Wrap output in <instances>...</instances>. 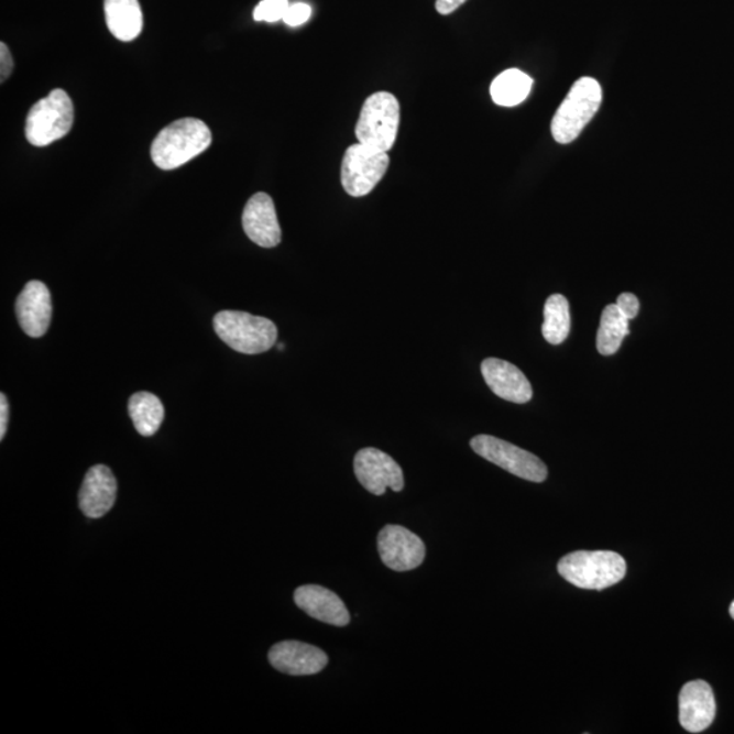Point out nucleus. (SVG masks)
Returning <instances> with one entry per match:
<instances>
[{
  "label": "nucleus",
  "instance_id": "nucleus-8",
  "mask_svg": "<svg viewBox=\"0 0 734 734\" xmlns=\"http://www.w3.org/2000/svg\"><path fill=\"white\" fill-rule=\"evenodd\" d=\"M473 452L481 458L493 462L502 470L513 473L514 476L534 483H543L548 476V470L537 456L493 436H476L471 439Z\"/></svg>",
  "mask_w": 734,
  "mask_h": 734
},
{
  "label": "nucleus",
  "instance_id": "nucleus-21",
  "mask_svg": "<svg viewBox=\"0 0 734 734\" xmlns=\"http://www.w3.org/2000/svg\"><path fill=\"white\" fill-rule=\"evenodd\" d=\"M629 320L621 314L616 304L606 306L601 315L598 332V350L601 355H614L620 351L623 339L629 333Z\"/></svg>",
  "mask_w": 734,
  "mask_h": 734
},
{
  "label": "nucleus",
  "instance_id": "nucleus-11",
  "mask_svg": "<svg viewBox=\"0 0 734 734\" xmlns=\"http://www.w3.org/2000/svg\"><path fill=\"white\" fill-rule=\"evenodd\" d=\"M269 660L271 666L282 673L309 676L319 673L327 667L328 656L314 645L283 640L271 647Z\"/></svg>",
  "mask_w": 734,
  "mask_h": 734
},
{
  "label": "nucleus",
  "instance_id": "nucleus-13",
  "mask_svg": "<svg viewBox=\"0 0 734 734\" xmlns=\"http://www.w3.org/2000/svg\"><path fill=\"white\" fill-rule=\"evenodd\" d=\"M242 228L254 244L275 248L281 244L282 230L273 198L264 193L253 195L242 212Z\"/></svg>",
  "mask_w": 734,
  "mask_h": 734
},
{
  "label": "nucleus",
  "instance_id": "nucleus-16",
  "mask_svg": "<svg viewBox=\"0 0 734 734\" xmlns=\"http://www.w3.org/2000/svg\"><path fill=\"white\" fill-rule=\"evenodd\" d=\"M118 482L107 465L91 467L79 491L80 511L89 518L106 516L116 502Z\"/></svg>",
  "mask_w": 734,
  "mask_h": 734
},
{
  "label": "nucleus",
  "instance_id": "nucleus-12",
  "mask_svg": "<svg viewBox=\"0 0 734 734\" xmlns=\"http://www.w3.org/2000/svg\"><path fill=\"white\" fill-rule=\"evenodd\" d=\"M15 314L22 331L31 338H42L48 331L52 317L51 293L40 281L28 282L15 300Z\"/></svg>",
  "mask_w": 734,
  "mask_h": 734
},
{
  "label": "nucleus",
  "instance_id": "nucleus-3",
  "mask_svg": "<svg viewBox=\"0 0 734 734\" xmlns=\"http://www.w3.org/2000/svg\"><path fill=\"white\" fill-rule=\"evenodd\" d=\"M212 324L219 339L241 354H262L276 344L277 328L265 317L247 311L222 310L213 317Z\"/></svg>",
  "mask_w": 734,
  "mask_h": 734
},
{
  "label": "nucleus",
  "instance_id": "nucleus-22",
  "mask_svg": "<svg viewBox=\"0 0 734 734\" xmlns=\"http://www.w3.org/2000/svg\"><path fill=\"white\" fill-rule=\"evenodd\" d=\"M570 327L569 300L562 294H554L547 299L545 306V322L541 327L543 337L548 343L558 346L568 339Z\"/></svg>",
  "mask_w": 734,
  "mask_h": 734
},
{
  "label": "nucleus",
  "instance_id": "nucleus-6",
  "mask_svg": "<svg viewBox=\"0 0 734 734\" xmlns=\"http://www.w3.org/2000/svg\"><path fill=\"white\" fill-rule=\"evenodd\" d=\"M74 106L62 89H55L37 101L28 113L25 134L33 146L44 147L59 141L72 131Z\"/></svg>",
  "mask_w": 734,
  "mask_h": 734
},
{
  "label": "nucleus",
  "instance_id": "nucleus-27",
  "mask_svg": "<svg viewBox=\"0 0 734 734\" xmlns=\"http://www.w3.org/2000/svg\"><path fill=\"white\" fill-rule=\"evenodd\" d=\"M467 0H437L436 9L439 14L449 15L454 13Z\"/></svg>",
  "mask_w": 734,
  "mask_h": 734
},
{
  "label": "nucleus",
  "instance_id": "nucleus-7",
  "mask_svg": "<svg viewBox=\"0 0 734 734\" xmlns=\"http://www.w3.org/2000/svg\"><path fill=\"white\" fill-rule=\"evenodd\" d=\"M390 164L388 153L377 152L362 143L351 144L344 153L340 169L343 189L352 198L369 195L383 180Z\"/></svg>",
  "mask_w": 734,
  "mask_h": 734
},
{
  "label": "nucleus",
  "instance_id": "nucleus-18",
  "mask_svg": "<svg viewBox=\"0 0 734 734\" xmlns=\"http://www.w3.org/2000/svg\"><path fill=\"white\" fill-rule=\"evenodd\" d=\"M109 32L120 42H132L142 32L143 14L139 0H106Z\"/></svg>",
  "mask_w": 734,
  "mask_h": 734
},
{
  "label": "nucleus",
  "instance_id": "nucleus-19",
  "mask_svg": "<svg viewBox=\"0 0 734 734\" xmlns=\"http://www.w3.org/2000/svg\"><path fill=\"white\" fill-rule=\"evenodd\" d=\"M129 414L139 435L152 437L165 418L164 404L150 392H138L130 397Z\"/></svg>",
  "mask_w": 734,
  "mask_h": 734
},
{
  "label": "nucleus",
  "instance_id": "nucleus-26",
  "mask_svg": "<svg viewBox=\"0 0 734 734\" xmlns=\"http://www.w3.org/2000/svg\"><path fill=\"white\" fill-rule=\"evenodd\" d=\"M13 67V56H11L8 45L4 43L0 44V72H2L0 74H2V83L10 77Z\"/></svg>",
  "mask_w": 734,
  "mask_h": 734
},
{
  "label": "nucleus",
  "instance_id": "nucleus-10",
  "mask_svg": "<svg viewBox=\"0 0 734 734\" xmlns=\"http://www.w3.org/2000/svg\"><path fill=\"white\" fill-rule=\"evenodd\" d=\"M377 547L386 568L401 573L419 568L426 557L425 543L401 525H386L381 529Z\"/></svg>",
  "mask_w": 734,
  "mask_h": 734
},
{
  "label": "nucleus",
  "instance_id": "nucleus-2",
  "mask_svg": "<svg viewBox=\"0 0 734 734\" xmlns=\"http://www.w3.org/2000/svg\"><path fill=\"white\" fill-rule=\"evenodd\" d=\"M558 571L571 585L603 591L623 580L627 565L616 552L577 551L559 560Z\"/></svg>",
  "mask_w": 734,
  "mask_h": 734
},
{
  "label": "nucleus",
  "instance_id": "nucleus-20",
  "mask_svg": "<svg viewBox=\"0 0 734 734\" xmlns=\"http://www.w3.org/2000/svg\"><path fill=\"white\" fill-rule=\"evenodd\" d=\"M534 79L517 68L506 69L491 84L490 95L496 106L516 107L527 100Z\"/></svg>",
  "mask_w": 734,
  "mask_h": 734
},
{
  "label": "nucleus",
  "instance_id": "nucleus-29",
  "mask_svg": "<svg viewBox=\"0 0 734 734\" xmlns=\"http://www.w3.org/2000/svg\"><path fill=\"white\" fill-rule=\"evenodd\" d=\"M730 614H731V616L733 617V621H734V601L731 604Z\"/></svg>",
  "mask_w": 734,
  "mask_h": 734
},
{
  "label": "nucleus",
  "instance_id": "nucleus-28",
  "mask_svg": "<svg viewBox=\"0 0 734 734\" xmlns=\"http://www.w3.org/2000/svg\"><path fill=\"white\" fill-rule=\"evenodd\" d=\"M9 424V403L4 393L0 395V439H3L8 431Z\"/></svg>",
  "mask_w": 734,
  "mask_h": 734
},
{
  "label": "nucleus",
  "instance_id": "nucleus-17",
  "mask_svg": "<svg viewBox=\"0 0 734 734\" xmlns=\"http://www.w3.org/2000/svg\"><path fill=\"white\" fill-rule=\"evenodd\" d=\"M294 601L299 610L314 620L331 624V626L344 627L350 623L349 610L337 593L320 585L299 587L294 593Z\"/></svg>",
  "mask_w": 734,
  "mask_h": 734
},
{
  "label": "nucleus",
  "instance_id": "nucleus-5",
  "mask_svg": "<svg viewBox=\"0 0 734 734\" xmlns=\"http://www.w3.org/2000/svg\"><path fill=\"white\" fill-rule=\"evenodd\" d=\"M601 101L603 90L596 79H578L554 116L551 132L555 141L562 144L576 141L598 113Z\"/></svg>",
  "mask_w": 734,
  "mask_h": 734
},
{
  "label": "nucleus",
  "instance_id": "nucleus-1",
  "mask_svg": "<svg viewBox=\"0 0 734 734\" xmlns=\"http://www.w3.org/2000/svg\"><path fill=\"white\" fill-rule=\"evenodd\" d=\"M211 142V131L204 121L193 118L177 120L154 139L152 160L162 171L177 169L206 152Z\"/></svg>",
  "mask_w": 734,
  "mask_h": 734
},
{
  "label": "nucleus",
  "instance_id": "nucleus-14",
  "mask_svg": "<svg viewBox=\"0 0 734 734\" xmlns=\"http://www.w3.org/2000/svg\"><path fill=\"white\" fill-rule=\"evenodd\" d=\"M716 713L714 692L706 681L687 683L680 691V725L690 733H701L713 724Z\"/></svg>",
  "mask_w": 734,
  "mask_h": 734
},
{
  "label": "nucleus",
  "instance_id": "nucleus-24",
  "mask_svg": "<svg viewBox=\"0 0 734 734\" xmlns=\"http://www.w3.org/2000/svg\"><path fill=\"white\" fill-rule=\"evenodd\" d=\"M310 15L311 8L309 4L294 3L288 6L286 14L283 17V21H285L286 25L296 28L308 22L310 20Z\"/></svg>",
  "mask_w": 734,
  "mask_h": 734
},
{
  "label": "nucleus",
  "instance_id": "nucleus-15",
  "mask_svg": "<svg viewBox=\"0 0 734 734\" xmlns=\"http://www.w3.org/2000/svg\"><path fill=\"white\" fill-rule=\"evenodd\" d=\"M482 374L490 390L504 401L525 404L534 397L529 380L511 362L487 358L482 363Z\"/></svg>",
  "mask_w": 734,
  "mask_h": 734
},
{
  "label": "nucleus",
  "instance_id": "nucleus-30",
  "mask_svg": "<svg viewBox=\"0 0 734 734\" xmlns=\"http://www.w3.org/2000/svg\"><path fill=\"white\" fill-rule=\"evenodd\" d=\"M277 350H280V351L285 350V343L277 344Z\"/></svg>",
  "mask_w": 734,
  "mask_h": 734
},
{
  "label": "nucleus",
  "instance_id": "nucleus-9",
  "mask_svg": "<svg viewBox=\"0 0 734 734\" xmlns=\"http://www.w3.org/2000/svg\"><path fill=\"white\" fill-rule=\"evenodd\" d=\"M354 472L363 487L374 495H384L388 489L401 493L404 489L402 467L383 450L361 449L355 454Z\"/></svg>",
  "mask_w": 734,
  "mask_h": 734
},
{
  "label": "nucleus",
  "instance_id": "nucleus-25",
  "mask_svg": "<svg viewBox=\"0 0 734 734\" xmlns=\"http://www.w3.org/2000/svg\"><path fill=\"white\" fill-rule=\"evenodd\" d=\"M616 306L628 320L635 319L639 311V300L632 293H623L617 297Z\"/></svg>",
  "mask_w": 734,
  "mask_h": 734
},
{
  "label": "nucleus",
  "instance_id": "nucleus-4",
  "mask_svg": "<svg viewBox=\"0 0 734 734\" xmlns=\"http://www.w3.org/2000/svg\"><path fill=\"white\" fill-rule=\"evenodd\" d=\"M401 127V102L390 91L373 92L363 102L355 125L358 143L388 153Z\"/></svg>",
  "mask_w": 734,
  "mask_h": 734
},
{
  "label": "nucleus",
  "instance_id": "nucleus-23",
  "mask_svg": "<svg viewBox=\"0 0 734 734\" xmlns=\"http://www.w3.org/2000/svg\"><path fill=\"white\" fill-rule=\"evenodd\" d=\"M288 0H262L253 11V19L258 22H277L283 20L288 9Z\"/></svg>",
  "mask_w": 734,
  "mask_h": 734
}]
</instances>
